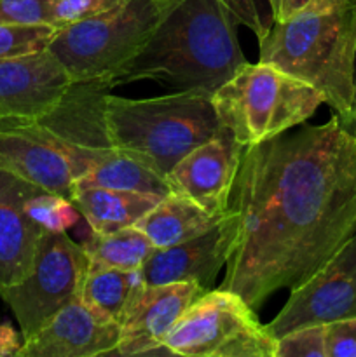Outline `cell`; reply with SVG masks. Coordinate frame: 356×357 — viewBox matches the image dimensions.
<instances>
[{
  "label": "cell",
  "mask_w": 356,
  "mask_h": 357,
  "mask_svg": "<svg viewBox=\"0 0 356 357\" xmlns=\"http://www.w3.org/2000/svg\"><path fill=\"white\" fill-rule=\"evenodd\" d=\"M227 215L232 243L220 288L257 310L356 234V136L334 115L244 146Z\"/></svg>",
  "instance_id": "obj_1"
},
{
  "label": "cell",
  "mask_w": 356,
  "mask_h": 357,
  "mask_svg": "<svg viewBox=\"0 0 356 357\" xmlns=\"http://www.w3.org/2000/svg\"><path fill=\"white\" fill-rule=\"evenodd\" d=\"M236 20L218 0H181L131 59L103 80L110 89L154 80L213 94L246 63Z\"/></svg>",
  "instance_id": "obj_2"
},
{
  "label": "cell",
  "mask_w": 356,
  "mask_h": 357,
  "mask_svg": "<svg viewBox=\"0 0 356 357\" xmlns=\"http://www.w3.org/2000/svg\"><path fill=\"white\" fill-rule=\"evenodd\" d=\"M258 61L316 87L341 119L351 114L356 58V0L307 9L272 23L258 40Z\"/></svg>",
  "instance_id": "obj_3"
},
{
  "label": "cell",
  "mask_w": 356,
  "mask_h": 357,
  "mask_svg": "<svg viewBox=\"0 0 356 357\" xmlns=\"http://www.w3.org/2000/svg\"><path fill=\"white\" fill-rule=\"evenodd\" d=\"M101 117L108 146L142 157L166 178L181 157L222 129L212 94L199 89L143 100L108 91Z\"/></svg>",
  "instance_id": "obj_4"
},
{
  "label": "cell",
  "mask_w": 356,
  "mask_h": 357,
  "mask_svg": "<svg viewBox=\"0 0 356 357\" xmlns=\"http://www.w3.org/2000/svg\"><path fill=\"white\" fill-rule=\"evenodd\" d=\"M212 101L222 128L250 146L302 126L325 98L271 63L246 61L212 94Z\"/></svg>",
  "instance_id": "obj_5"
},
{
  "label": "cell",
  "mask_w": 356,
  "mask_h": 357,
  "mask_svg": "<svg viewBox=\"0 0 356 357\" xmlns=\"http://www.w3.org/2000/svg\"><path fill=\"white\" fill-rule=\"evenodd\" d=\"M181 0H124L115 9L56 30L47 49L72 82H103L149 42Z\"/></svg>",
  "instance_id": "obj_6"
},
{
  "label": "cell",
  "mask_w": 356,
  "mask_h": 357,
  "mask_svg": "<svg viewBox=\"0 0 356 357\" xmlns=\"http://www.w3.org/2000/svg\"><path fill=\"white\" fill-rule=\"evenodd\" d=\"M163 345L171 356L276 357L278 338L243 296L218 288L188 305Z\"/></svg>",
  "instance_id": "obj_7"
},
{
  "label": "cell",
  "mask_w": 356,
  "mask_h": 357,
  "mask_svg": "<svg viewBox=\"0 0 356 357\" xmlns=\"http://www.w3.org/2000/svg\"><path fill=\"white\" fill-rule=\"evenodd\" d=\"M89 265L82 246L66 232H42L34 267L23 281L0 289L20 324L23 340L34 337L66 303L79 298Z\"/></svg>",
  "instance_id": "obj_8"
},
{
  "label": "cell",
  "mask_w": 356,
  "mask_h": 357,
  "mask_svg": "<svg viewBox=\"0 0 356 357\" xmlns=\"http://www.w3.org/2000/svg\"><path fill=\"white\" fill-rule=\"evenodd\" d=\"M107 150L73 145L34 121L0 126V166L66 199Z\"/></svg>",
  "instance_id": "obj_9"
},
{
  "label": "cell",
  "mask_w": 356,
  "mask_h": 357,
  "mask_svg": "<svg viewBox=\"0 0 356 357\" xmlns=\"http://www.w3.org/2000/svg\"><path fill=\"white\" fill-rule=\"evenodd\" d=\"M356 317V234L309 279L292 289L267 324L276 338L295 328Z\"/></svg>",
  "instance_id": "obj_10"
},
{
  "label": "cell",
  "mask_w": 356,
  "mask_h": 357,
  "mask_svg": "<svg viewBox=\"0 0 356 357\" xmlns=\"http://www.w3.org/2000/svg\"><path fill=\"white\" fill-rule=\"evenodd\" d=\"M68 73L49 49L0 59V126L35 121L61 101Z\"/></svg>",
  "instance_id": "obj_11"
},
{
  "label": "cell",
  "mask_w": 356,
  "mask_h": 357,
  "mask_svg": "<svg viewBox=\"0 0 356 357\" xmlns=\"http://www.w3.org/2000/svg\"><path fill=\"white\" fill-rule=\"evenodd\" d=\"M243 150L232 132L222 128L175 164L168 174L171 190L220 215L229 206Z\"/></svg>",
  "instance_id": "obj_12"
},
{
  "label": "cell",
  "mask_w": 356,
  "mask_h": 357,
  "mask_svg": "<svg viewBox=\"0 0 356 357\" xmlns=\"http://www.w3.org/2000/svg\"><path fill=\"white\" fill-rule=\"evenodd\" d=\"M121 324L101 316L80 298L66 303L34 337L23 340L16 357H94L115 354Z\"/></svg>",
  "instance_id": "obj_13"
},
{
  "label": "cell",
  "mask_w": 356,
  "mask_h": 357,
  "mask_svg": "<svg viewBox=\"0 0 356 357\" xmlns=\"http://www.w3.org/2000/svg\"><path fill=\"white\" fill-rule=\"evenodd\" d=\"M206 291L208 289L194 281L145 286L135 305L122 319L115 354L124 357L152 356L156 349L163 347L166 337L188 305Z\"/></svg>",
  "instance_id": "obj_14"
},
{
  "label": "cell",
  "mask_w": 356,
  "mask_h": 357,
  "mask_svg": "<svg viewBox=\"0 0 356 357\" xmlns=\"http://www.w3.org/2000/svg\"><path fill=\"white\" fill-rule=\"evenodd\" d=\"M232 225L227 209L220 222L206 232L168 248H156L142 267L147 286L194 281L205 289L215 286L220 268L227 264Z\"/></svg>",
  "instance_id": "obj_15"
},
{
  "label": "cell",
  "mask_w": 356,
  "mask_h": 357,
  "mask_svg": "<svg viewBox=\"0 0 356 357\" xmlns=\"http://www.w3.org/2000/svg\"><path fill=\"white\" fill-rule=\"evenodd\" d=\"M40 190L0 166V289L23 281L34 267L44 230L28 216L24 202Z\"/></svg>",
  "instance_id": "obj_16"
},
{
  "label": "cell",
  "mask_w": 356,
  "mask_h": 357,
  "mask_svg": "<svg viewBox=\"0 0 356 357\" xmlns=\"http://www.w3.org/2000/svg\"><path fill=\"white\" fill-rule=\"evenodd\" d=\"M163 197L103 187H73L70 201L94 232L135 227Z\"/></svg>",
  "instance_id": "obj_17"
},
{
  "label": "cell",
  "mask_w": 356,
  "mask_h": 357,
  "mask_svg": "<svg viewBox=\"0 0 356 357\" xmlns=\"http://www.w3.org/2000/svg\"><path fill=\"white\" fill-rule=\"evenodd\" d=\"M223 213H209L192 199L170 192L135 227L149 237L154 248H168L209 230L220 222Z\"/></svg>",
  "instance_id": "obj_18"
},
{
  "label": "cell",
  "mask_w": 356,
  "mask_h": 357,
  "mask_svg": "<svg viewBox=\"0 0 356 357\" xmlns=\"http://www.w3.org/2000/svg\"><path fill=\"white\" fill-rule=\"evenodd\" d=\"M145 286L142 268L105 267L89 261L79 298L98 314L121 324Z\"/></svg>",
  "instance_id": "obj_19"
},
{
  "label": "cell",
  "mask_w": 356,
  "mask_h": 357,
  "mask_svg": "<svg viewBox=\"0 0 356 357\" xmlns=\"http://www.w3.org/2000/svg\"><path fill=\"white\" fill-rule=\"evenodd\" d=\"M73 187H103L115 190L140 192V194L164 197L171 190V185L164 174L145 159L124 150L108 149Z\"/></svg>",
  "instance_id": "obj_20"
},
{
  "label": "cell",
  "mask_w": 356,
  "mask_h": 357,
  "mask_svg": "<svg viewBox=\"0 0 356 357\" xmlns=\"http://www.w3.org/2000/svg\"><path fill=\"white\" fill-rule=\"evenodd\" d=\"M79 244L91 264L119 268H142L156 250L138 227H126L115 232L89 229Z\"/></svg>",
  "instance_id": "obj_21"
},
{
  "label": "cell",
  "mask_w": 356,
  "mask_h": 357,
  "mask_svg": "<svg viewBox=\"0 0 356 357\" xmlns=\"http://www.w3.org/2000/svg\"><path fill=\"white\" fill-rule=\"evenodd\" d=\"M24 209L44 232H68L82 218L70 199L47 190L31 195L24 202Z\"/></svg>",
  "instance_id": "obj_22"
},
{
  "label": "cell",
  "mask_w": 356,
  "mask_h": 357,
  "mask_svg": "<svg viewBox=\"0 0 356 357\" xmlns=\"http://www.w3.org/2000/svg\"><path fill=\"white\" fill-rule=\"evenodd\" d=\"M56 30V26L0 24V59L44 51L54 37Z\"/></svg>",
  "instance_id": "obj_23"
},
{
  "label": "cell",
  "mask_w": 356,
  "mask_h": 357,
  "mask_svg": "<svg viewBox=\"0 0 356 357\" xmlns=\"http://www.w3.org/2000/svg\"><path fill=\"white\" fill-rule=\"evenodd\" d=\"M58 0H0V24L56 26Z\"/></svg>",
  "instance_id": "obj_24"
},
{
  "label": "cell",
  "mask_w": 356,
  "mask_h": 357,
  "mask_svg": "<svg viewBox=\"0 0 356 357\" xmlns=\"http://www.w3.org/2000/svg\"><path fill=\"white\" fill-rule=\"evenodd\" d=\"M276 357H327L325 324L295 328L278 337Z\"/></svg>",
  "instance_id": "obj_25"
},
{
  "label": "cell",
  "mask_w": 356,
  "mask_h": 357,
  "mask_svg": "<svg viewBox=\"0 0 356 357\" xmlns=\"http://www.w3.org/2000/svg\"><path fill=\"white\" fill-rule=\"evenodd\" d=\"M325 352L327 357H356V317L325 324Z\"/></svg>",
  "instance_id": "obj_26"
},
{
  "label": "cell",
  "mask_w": 356,
  "mask_h": 357,
  "mask_svg": "<svg viewBox=\"0 0 356 357\" xmlns=\"http://www.w3.org/2000/svg\"><path fill=\"white\" fill-rule=\"evenodd\" d=\"M124 0H58L56 6V24L58 28L87 17L98 16L107 10L115 9Z\"/></svg>",
  "instance_id": "obj_27"
},
{
  "label": "cell",
  "mask_w": 356,
  "mask_h": 357,
  "mask_svg": "<svg viewBox=\"0 0 356 357\" xmlns=\"http://www.w3.org/2000/svg\"><path fill=\"white\" fill-rule=\"evenodd\" d=\"M218 2L232 14L237 24H243L248 30L253 31L258 40L265 37V33L271 28L272 21L262 16L255 0H218Z\"/></svg>",
  "instance_id": "obj_28"
},
{
  "label": "cell",
  "mask_w": 356,
  "mask_h": 357,
  "mask_svg": "<svg viewBox=\"0 0 356 357\" xmlns=\"http://www.w3.org/2000/svg\"><path fill=\"white\" fill-rule=\"evenodd\" d=\"M348 0H269L271 6L272 23H283L295 14L307 9H325V7L339 6Z\"/></svg>",
  "instance_id": "obj_29"
},
{
  "label": "cell",
  "mask_w": 356,
  "mask_h": 357,
  "mask_svg": "<svg viewBox=\"0 0 356 357\" xmlns=\"http://www.w3.org/2000/svg\"><path fill=\"white\" fill-rule=\"evenodd\" d=\"M23 337L9 323H0V357L17 356Z\"/></svg>",
  "instance_id": "obj_30"
},
{
  "label": "cell",
  "mask_w": 356,
  "mask_h": 357,
  "mask_svg": "<svg viewBox=\"0 0 356 357\" xmlns=\"http://www.w3.org/2000/svg\"><path fill=\"white\" fill-rule=\"evenodd\" d=\"M348 117H356V58H355V73H353V107H351V114H349Z\"/></svg>",
  "instance_id": "obj_31"
},
{
  "label": "cell",
  "mask_w": 356,
  "mask_h": 357,
  "mask_svg": "<svg viewBox=\"0 0 356 357\" xmlns=\"http://www.w3.org/2000/svg\"><path fill=\"white\" fill-rule=\"evenodd\" d=\"M339 121L342 122V126H344L346 129H348L351 135L356 136V117H348V119H339Z\"/></svg>",
  "instance_id": "obj_32"
}]
</instances>
